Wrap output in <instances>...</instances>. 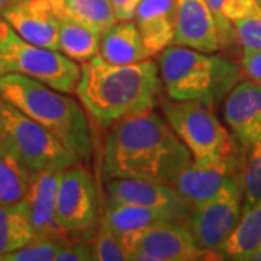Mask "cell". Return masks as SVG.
<instances>
[{"mask_svg":"<svg viewBox=\"0 0 261 261\" xmlns=\"http://www.w3.org/2000/svg\"><path fill=\"white\" fill-rule=\"evenodd\" d=\"M222 15L232 25L243 51H261V3L258 0H226Z\"/></svg>","mask_w":261,"mask_h":261,"instance_id":"21","label":"cell"},{"mask_svg":"<svg viewBox=\"0 0 261 261\" xmlns=\"http://www.w3.org/2000/svg\"><path fill=\"white\" fill-rule=\"evenodd\" d=\"M34 237L23 199L12 205L0 203V257L20 248Z\"/></svg>","mask_w":261,"mask_h":261,"instance_id":"24","label":"cell"},{"mask_svg":"<svg viewBox=\"0 0 261 261\" xmlns=\"http://www.w3.org/2000/svg\"><path fill=\"white\" fill-rule=\"evenodd\" d=\"M247 154L240 174L243 189V211L261 200V135L247 147Z\"/></svg>","mask_w":261,"mask_h":261,"instance_id":"26","label":"cell"},{"mask_svg":"<svg viewBox=\"0 0 261 261\" xmlns=\"http://www.w3.org/2000/svg\"><path fill=\"white\" fill-rule=\"evenodd\" d=\"M258 2H260V3H261V0H258Z\"/></svg>","mask_w":261,"mask_h":261,"instance_id":"35","label":"cell"},{"mask_svg":"<svg viewBox=\"0 0 261 261\" xmlns=\"http://www.w3.org/2000/svg\"><path fill=\"white\" fill-rule=\"evenodd\" d=\"M92 245L93 260L97 261H129L128 251L122 245L119 238L113 235L103 222L96 229Z\"/></svg>","mask_w":261,"mask_h":261,"instance_id":"28","label":"cell"},{"mask_svg":"<svg viewBox=\"0 0 261 261\" xmlns=\"http://www.w3.org/2000/svg\"><path fill=\"white\" fill-rule=\"evenodd\" d=\"M163 115L185 142L196 161H207L233 152V140L219 122L214 108L192 100H164Z\"/></svg>","mask_w":261,"mask_h":261,"instance_id":"7","label":"cell"},{"mask_svg":"<svg viewBox=\"0 0 261 261\" xmlns=\"http://www.w3.org/2000/svg\"><path fill=\"white\" fill-rule=\"evenodd\" d=\"M206 2H207L209 8L214 13L215 20H216L218 35H219V45H221V48H226L237 39L232 25L229 22H226L224 15H222V8H224L226 0H206Z\"/></svg>","mask_w":261,"mask_h":261,"instance_id":"29","label":"cell"},{"mask_svg":"<svg viewBox=\"0 0 261 261\" xmlns=\"http://www.w3.org/2000/svg\"><path fill=\"white\" fill-rule=\"evenodd\" d=\"M177 0H142L135 12V25L149 56L174 44Z\"/></svg>","mask_w":261,"mask_h":261,"instance_id":"18","label":"cell"},{"mask_svg":"<svg viewBox=\"0 0 261 261\" xmlns=\"http://www.w3.org/2000/svg\"><path fill=\"white\" fill-rule=\"evenodd\" d=\"M193 160L164 116L155 112L130 116L113 125L102 152V174L171 186Z\"/></svg>","mask_w":261,"mask_h":261,"instance_id":"1","label":"cell"},{"mask_svg":"<svg viewBox=\"0 0 261 261\" xmlns=\"http://www.w3.org/2000/svg\"><path fill=\"white\" fill-rule=\"evenodd\" d=\"M31 177L15 160L0 154V203L20 202L27 195Z\"/></svg>","mask_w":261,"mask_h":261,"instance_id":"25","label":"cell"},{"mask_svg":"<svg viewBox=\"0 0 261 261\" xmlns=\"http://www.w3.org/2000/svg\"><path fill=\"white\" fill-rule=\"evenodd\" d=\"M224 118L233 137L247 148L261 135V84L238 82L224 100Z\"/></svg>","mask_w":261,"mask_h":261,"instance_id":"13","label":"cell"},{"mask_svg":"<svg viewBox=\"0 0 261 261\" xmlns=\"http://www.w3.org/2000/svg\"><path fill=\"white\" fill-rule=\"evenodd\" d=\"M159 71L167 96L215 108L241 80V68L215 53L170 45L159 54Z\"/></svg>","mask_w":261,"mask_h":261,"instance_id":"4","label":"cell"},{"mask_svg":"<svg viewBox=\"0 0 261 261\" xmlns=\"http://www.w3.org/2000/svg\"><path fill=\"white\" fill-rule=\"evenodd\" d=\"M99 56L111 64L119 65L135 64L151 58L132 20L116 22L100 35Z\"/></svg>","mask_w":261,"mask_h":261,"instance_id":"19","label":"cell"},{"mask_svg":"<svg viewBox=\"0 0 261 261\" xmlns=\"http://www.w3.org/2000/svg\"><path fill=\"white\" fill-rule=\"evenodd\" d=\"M161 89L159 65L151 60L135 64H111L93 57L80 65L75 87L84 111L100 128L154 109Z\"/></svg>","mask_w":261,"mask_h":261,"instance_id":"2","label":"cell"},{"mask_svg":"<svg viewBox=\"0 0 261 261\" xmlns=\"http://www.w3.org/2000/svg\"><path fill=\"white\" fill-rule=\"evenodd\" d=\"M67 240V237H34L18 250L2 255L0 261H57Z\"/></svg>","mask_w":261,"mask_h":261,"instance_id":"27","label":"cell"},{"mask_svg":"<svg viewBox=\"0 0 261 261\" xmlns=\"http://www.w3.org/2000/svg\"><path fill=\"white\" fill-rule=\"evenodd\" d=\"M0 97L51 132L80 161L92 157V128L84 108L71 96L25 75L3 74Z\"/></svg>","mask_w":261,"mask_h":261,"instance_id":"3","label":"cell"},{"mask_svg":"<svg viewBox=\"0 0 261 261\" xmlns=\"http://www.w3.org/2000/svg\"><path fill=\"white\" fill-rule=\"evenodd\" d=\"M93 260L92 245L83 241H68L57 255V261H90Z\"/></svg>","mask_w":261,"mask_h":261,"instance_id":"30","label":"cell"},{"mask_svg":"<svg viewBox=\"0 0 261 261\" xmlns=\"http://www.w3.org/2000/svg\"><path fill=\"white\" fill-rule=\"evenodd\" d=\"M60 174L58 170H45L31 177L23 202L35 237H67L56 219Z\"/></svg>","mask_w":261,"mask_h":261,"instance_id":"17","label":"cell"},{"mask_svg":"<svg viewBox=\"0 0 261 261\" xmlns=\"http://www.w3.org/2000/svg\"><path fill=\"white\" fill-rule=\"evenodd\" d=\"M241 74L245 75L247 80L261 84V51L257 53L243 51Z\"/></svg>","mask_w":261,"mask_h":261,"instance_id":"31","label":"cell"},{"mask_svg":"<svg viewBox=\"0 0 261 261\" xmlns=\"http://www.w3.org/2000/svg\"><path fill=\"white\" fill-rule=\"evenodd\" d=\"M261 244V200L244 209L231 235L216 251L218 258L250 261Z\"/></svg>","mask_w":261,"mask_h":261,"instance_id":"20","label":"cell"},{"mask_svg":"<svg viewBox=\"0 0 261 261\" xmlns=\"http://www.w3.org/2000/svg\"><path fill=\"white\" fill-rule=\"evenodd\" d=\"M237 160L232 154L221 159L196 161L192 160L174 178L171 187L192 211L214 196L225 180L237 174Z\"/></svg>","mask_w":261,"mask_h":261,"instance_id":"11","label":"cell"},{"mask_svg":"<svg viewBox=\"0 0 261 261\" xmlns=\"http://www.w3.org/2000/svg\"><path fill=\"white\" fill-rule=\"evenodd\" d=\"M174 44L203 53L221 49L216 20L206 0H177Z\"/></svg>","mask_w":261,"mask_h":261,"instance_id":"16","label":"cell"},{"mask_svg":"<svg viewBox=\"0 0 261 261\" xmlns=\"http://www.w3.org/2000/svg\"><path fill=\"white\" fill-rule=\"evenodd\" d=\"M251 261H261V244H260V247L255 250V252L252 254Z\"/></svg>","mask_w":261,"mask_h":261,"instance_id":"34","label":"cell"},{"mask_svg":"<svg viewBox=\"0 0 261 261\" xmlns=\"http://www.w3.org/2000/svg\"><path fill=\"white\" fill-rule=\"evenodd\" d=\"M97 35L92 29L86 28L70 19L60 18L58 22V51L75 63H86L99 54Z\"/></svg>","mask_w":261,"mask_h":261,"instance_id":"23","label":"cell"},{"mask_svg":"<svg viewBox=\"0 0 261 261\" xmlns=\"http://www.w3.org/2000/svg\"><path fill=\"white\" fill-rule=\"evenodd\" d=\"M99 218V190L93 174L77 163L60 174L56 219L65 233H84Z\"/></svg>","mask_w":261,"mask_h":261,"instance_id":"9","label":"cell"},{"mask_svg":"<svg viewBox=\"0 0 261 261\" xmlns=\"http://www.w3.org/2000/svg\"><path fill=\"white\" fill-rule=\"evenodd\" d=\"M0 154L15 160L29 176L63 171L80 159L44 126L0 97Z\"/></svg>","mask_w":261,"mask_h":261,"instance_id":"5","label":"cell"},{"mask_svg":"<svg viewBox=\"0 0 261 261\" xmlns=\"http://www.w3.org/2000/svg\"><path fill=\"white\" fill-rule=\"evenodd\" d=\"M20 74L63 93H74L80 65L63 53L22 39L10 28L0 41V75Z\"/></svg>","mask_w":261,"mask_h":261,"instance_id":"6","label":"cell"},{"mask_svg":"<svg viewBox=\"0 0 261 261\" xmlns=\"http://www.w3.org/2000/svg\"><path fill=\"white\" fill-rule=\"evenodd\" d=\"M129 261H197L209 258L185 221H166L141 233Z\"/></svg>","mask_w":261,"mask_h":261,"instance_id":"10","label":"cell"},{"mask_svg":"<svg viewBox=\"0 0 261 261\" xmlns=\"http://www.w3.org/2000/svg\"><path fill=\"white\" fill-rule=\"evenodd\" d=\"M15 2H16V0H0V13L6 9V8H9L10 5L15 3Z\"/></svg>","mask_w":261,"mask_h":261,"instance_id":"33","label":"cell"},{"mask_svg":"<svg viewBox=\"0 0 261 261\" xmlns=\"http://www.w3.org/2000/svg\"><path fill=\"white\" fill-rule=\"evenodd\" d=\"M166 221H185L180 215L166 209H152L144 206L126 205L118 202H109L103 215V225L119 238L125 250L129 251L138 241L141 233L145 232L154 225ZM129 258V257H128Z\"/></svg>","mask_w":261,"mask_h":261,"instance_id":"15","label":"cell"},{"mask_svg":"<svg viewBox=\"0 0 261 261\" xmlns=\"http://www.w3.org/2000/svg\"><path fill=\"white\" fill-rule=\"evenodd\" d=\"M142 0H111L113 13L118 22L134 20L135 12Z\"/></svg>","mask_w":261,"mask_h":261,"instance_id":"32","label":"cell"},{"mask_svg":"<svg viewBox=\"0 0 261 261\" xmlns=\"http://www.w3.org/2000/svg\"><path fill=\"white\" fill-rule=\"evenodd\" d=\"M58 18L74 20L97 35L116 23L111 0H49Z\"/></svg>","mask_w":261,"mask_h":261,"instance_id":"22","label":"cell"},{"mask_svg":"<svg viewBox=\"0 0 261 261\" xmlns=\"http://www.w3.org/2000/svg\"><path fill=\"white\" fill-rule=\"evenodd\" d=\"M0 15L22 39L58 51L60 18L49 0H16Z\"/></svg>","mask_w":261,"mask_h":261,"instance_id":"12","label":"cell"},{"mask_svg":"<svg viewBox=\"0 0 261 261\" xmlns=\"http://www.w3.org/2000/svg\"><path fill=\"white\" fill-rule=\"evenodd\" d=\"M243 203L240 176L232 174L214 196L190 211L187 225L202 250L216 255L238 224Z\"/></svg>","mask_w":261,"mask_h":261,"instance_id":"8","label":"cell"},{"mask_svg":"<svg viewBox=\"0 0 261 261\" xmlns=\"http://www.w3.org/2000/svg\"><path fill=\"white\" fill-rule=\"evenodd\" d=\"M106 195L109 202L144 206L152 209H166L189 219L190 209L171 186L159 185L135 178H109L106 181Z\"/></svg>","mask_w":261,"mask_h":261,"instance_id":"14","label":"cell"}]
</instances>
